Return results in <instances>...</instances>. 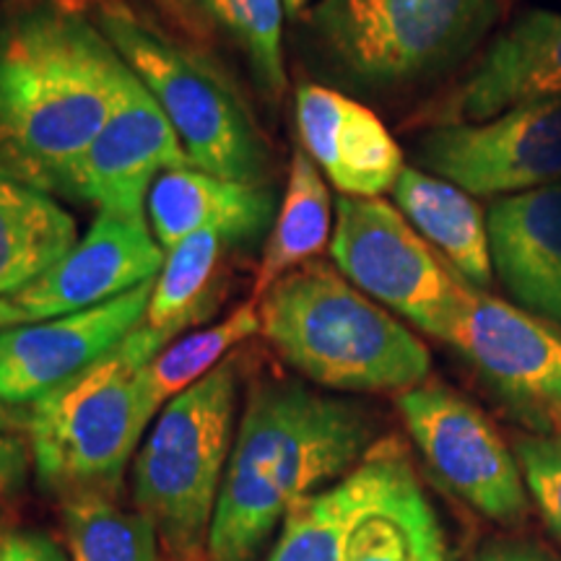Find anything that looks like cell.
<instances>
[{
  "mask_svg": "<svg viewBox=\"0 0 561 561\" xmlns=\"http://www.w3.org/2000/svg\"><path fill=\"white\" fill-rule=\"evenodd\" d=\"M305 3L307 0H284V9L291 13V16H297V13L305 9Z\"/></svg>",
  "mask_w": 561,
  "mask_h": 561,
  "instance_id": "d6a6232c",
  "label": "cell"
},
{
  "mask_svg": "<svg viewBox=\"0 0 561 561\" xmlns=\"http://www.w3.org/2000/svg\"><path fill=\"white\" fill-rule=\"evenodd\" d=\"M559 3H561V0H559Z\"/></svg>",
  "mask_w": 561,
  "mask_h": 561,
  "instance_id": "e575fe53",
  "label": "cell"
},
{
  "mask_svg": "<svg viewBox=\"0 0 561 561\" xmlns=\"http://www.w3.org/2000/svg\"><path fill=\"white\" fill-rule=\"evenodd\" d=\"M210 13L242 42L261 89L278 100L286 89L284 0H210Z\"/></svg>",
  "mask_w": 561,
  "mask_h": 561,
  "instance_id": "484cf974",
  "label": "cell"
},
{
  "mask_svg": "<svg viewBox=\"0 0 561 561\" xmlns=\"http://www.w3.org/2000/svg\"><path fill=\"white\" fill-rule=\"evenodd\" d=\"M224 242L227 240L219 231L201 229L167 250L164 265L153 278L146 325L180 335L214 310L210 284L219 268Z\"/></svg>",
  "mask_w": 561,
  "mask_h": 561,
  "instance_id": "603a6c76",
  "label": "cell"
},
{
  "mask_svg": "<svg viewBox=\"0 0 561 561\" xmlns=\"http://www.w3.org/2000/svg\"><path fill=\"white\" fill-rule=\"evenodd\" d=\"M149 224L164 250L201 229L219 231L227 242H255L276 221L271 187L224 180L195 167L159 174L151 185Z\"/></svg>",
  "mask_w": 561,
  "mask_h": 561,
  "instance_id": "d6986e66",
  "label": "cell"
},
{
  "mask_svg": "<svg viewBox=\"0 0 561 561\" xmlns=\"http://www.w3.org/2000/svg\"><path fill=\"white\" fill-rule=\"evenodd\" d=\"M153 5H159V11H164L172 21H178L185 30H198L195 24V9L187 0H151Z\"/></svg>",
  "mask_w": 561,
  "mask_h": 561,
  "instance_id": "4dcf8cb0",
  "label": "cell"
},
{
  "mask_svg": "<svg viewBox=\"0 0 561 561\" xmlns=\"http://www.w3.org/2000/svg\"><path fill=\"white\" fill-rule=\"evenodd\" d=\"M419 170L473 198L538 191L561 182V94L523 102L483 123H447L419 138Z\"/></svg>",
  "mask_w": 561,
  "mask_h": 561,
  "instance_id": "30bf717a",
  "label": "cell"
},
{
  "mask_svg": "<svg viewBox=\"0 0 561 561\" xmlns=\"http://www.w3.org/2000/svg\"><path fill=\"white\" fill-rule=\"evenodd\" d=\"M19 430H26V411L0 409V491L21 489L30 476V437H21Z\"/></svg>",
  "mask_w": 561,
  "mask_h": 561,
  "instance_id": "83f0119b",
  "label": "cell"
},
{
  "mask_svg": "<svg viewBox=\"0 0 561 561\" xmlns=\"http://www.w3.org/2000/svg\"><path fill=\"white\" fill-rule=\"evenodd\" d=\"M507 0H318L307 13L325 66L364 91H405L471 58Z\"/></svg>",
  "mask_w": 561,
  "mask_h": 561,
  "instance_id": "52a82bcc",
  "label": "cell"
},
{
  "mask_svg": "<svg viewBox=\"0 0 561 561\" xmlns=\"http://www.w3.org/2000/svg\"><path fill=\"white\" fill-rule=\"evenodd\" d=\"M187 3H191L193 5V9L195 11H206V13H210V0H187Z\"/></svg>",
  "mask_w": 561,
  "mask_h": 561,
  "instance_id": "836d02e7",
  "label": "cell"
},
{
  "mask_svg": "<svg viewBox=\"0 0 561 561\" xmlns=\"http://www.w3.org/2000/svg\"><path fill=\"white\" fill-rule=\"evenodd\" d=\"M486 227L491 265L510 297L561 325V182L496 198Z\"/></svg>",
  "mask_w": 561,
  "mask_h": 561,
  "instance_id": "ac0fdd59",
  "label": "cell"
},
{
  "mask_svg": "<svg viewBox=\"0 0 561 561\" xmlns=\"http://www.w3.org/2000/svg\"><path fill=\"white\" fill-rule=\"evenodd\" d=\"M140 322L94 367L30 403L26 437L39 479L66 496L112 494L159 409L146 388V367L174 341Z\"/></svg>",
  "mask_w": 561,
  "mask_h": 561,
  "instance_id": "277c9868",
  "label": "cell"
},
{
  "mask_svg": "<svg viewBox=\"0 0 561 561\" xmlns=\"http://www.w3.org/2000/svg\"><path fill=\"white\" fill-rule=\"evenodd\" d=\"M153 280L91 310L0 331V403L30 405L94 367L146 320Z\"/></svg>",
  "mask_w": 561,
  "mask_h": 561,
  "instance_id": "7c38bea8",
  "label": "cell"
},
{
  "mask_svg": "<svg viewBox=\"0 0 561 561\" xmlns=\"http://www.w3.org/2000/svg\"><path fill=\"white\" fill-rule=\"evenodd\" d=\"M476 561H561L549 546L525 541V538H502L491 541Z\"/></svg>",
  "mask_w": 561,
  "mask_h": 561,
  "instance_id": "f546056e",
  "label": "cell"
},
{
  "mask_svg": "<svg viewBox=\"0 0 561 561\" xmlns=\"http://www.w3.org/2000/svg\"><path fill=\"white\" fill-rule=\"evenodd\" d=\"M73 561H161L157 528L144 512H128L110 494H76L62 504Z\"/></svg>",
  "mask_w": 561,
  "mask_h": 561,
  "instance_id": "d4e9b609",
  "label": "cell"
},
{
  "mask_svg": "<svg viewBox=\"0 0 561 561\" xmlns=\"http://www.w3.org/2000/svg\"><path fill=\"white\" fill-rule=\"evenodd\" d=\"M517 460L525 486L561 541V432L523 437L517 442Z\"/></svg>",
  "mask_w": 561,
  "mask_h": 561,
  "instance_id": "4316f807",
  "label": "cell"
},
{
  "mask_svg": "<svg viewBox=\"0 0 561 561\" xmlns=\"http://www.w3.org/2000/svg\"><path fill=\"white\" fill-rule=\"evenodd\" d=\"M561 94V13L525 11L489 42L453 91L439 125L483 123L523 102Z\"/></svg>",
  "mask_w": 561,
  "mask_h": 561,
  "instance_id": "e0dca14e",
  "label": "cell"
},
{
  "mask_svg": "<svg viewBox=\"0 0 561 561\" xmlns=\"http://www.w3.org/2000/svg\"><path fill=\"white\" fill-rule=\"evenodd\" d=\"M89 11L164 110L195 170L268 187V138L234 83L206 55L161 34L125 0H91Z\"/></svg>",
  "mask_w": 561,
  "mask_h": 561,
  "instance_id": "5b68a950",
  "label": "cell"
},
{
  "mask_svg": "<svg viewBox=\"0 0 561 561\" xmlns=\"http://www.w3.org/2000/svg\"><path fill=\"white\" fill-rule=\"evenodd\" d=\"M445 343L502 396L561 409V331L549 320L473 289Z\"/></svg>",
  "mask_w": 561,
  "mask_h": 561,
  "instance_id": "9a60e30c",
  "label": "cell"
},
{
  "mask_svg": "<svg viewBox=\"0 0 561 561\" xmlns=\"http://www.w3.org/2000/svg\"><path fill=\"white\" fill-rule=\"evenodd\" d=\"M0 561H68L42 533L16 530L0 536Z\"/></svg>",
  "mask_w": 561,
  "mask_h": 561,
  "instance_id": "f1b7e54d",
  "label": "cell"
},
{
  "mask_svg": "<svg viewBox=\"0 0 561 561\" xmlns=\"http://www.w3.org/2000/svg\"><path fill=\"white\" fill-rule=\"evenodd\" d=\"M396 208L473 289L494 278L486 216L471 193L419 167H405L392 187Z\"/></svg>",
  "mask_w": 561,
  "mask_h": 561,
  "instance_id": "ffe728a7",
  "label": "cell"
},
{
  "mask_svg": "<svg viewBox=\"0 0 561 561\" xmlns=\"http://www.w3.org/2000/svg\"><path fill=\"white\" fill-rule=\"evenodd\" d=\"M333 224V198L325 180L310 153L297 146L291 153L289 174H286L284 201L265 240L252 301H261L278 278L289 276L301 265L314 263V257L331 248Z\"/></svg>",
  "mask_w": 561,
  "mask_h": 561,
  "instance_id": "7402d4cb",
  "label": "cell"
},
{
  "mask_svg": "<svg viewBox=\"0 0 561 561\" xmlns=\"http://www.w3.org/2000/svg\"><path fill=\"white\" fill-rule=\"evenodd\" d=\"M130 68L89 5L37 0L0 24V178L62 195Z\"/></svg>",
  "mask_w": 561,
  "mask_h": 561,
  "instance_id": "6da1fadb",
  "label": "cell"
},
{
  "mask_svg": "<svg viewBox=\"0 0 561 561\" xmlns=\"http://www.w3.org/2000/svg\"><path fill=\"white\" fill-rule=\"evenodd\" d=\"M255 333H261V310H257V301L250 299L216 325L178 335L146 367V388H149L151 403L161 409L180 392L193 388Z\"/></svg>",
  "mask_w": 561,
  "mask_h": 561,
  "instance_id": "cb8c5ba5",
  "label": "cell"
},
{
  "mask_svg": "<svg viewBox=\"0 0 561 561\" xmlns=\"http://www.w3.org/2000/svg\"><path fill=\"white\" fill-rule=\"evenodd\" d=\"M328 250L356 289L439 341H447L473 291L401 210L380 198L341 195Z\"/></svg>",
  "mask_w": 561,
  "mask_h": 561,
  "instance_id": "9c48e42d",
  "label": "cell"
},
{
  "mask_svg": "<svg viewBox=\"0 0 561 561\" xmlns=\"http://www.w3.org/2000/svg\"><path fill=\"white\" fill-rule=\"evenodd\" d=\"M294 115L301 149L348 198L392 193L405 170L403 151L367 104L331 87L299 83Z\"/></svg>",
  "mask_w": 561,
  "mask_h": 561,
  "instance_id": "2e32d148",
  "label": "cell"
},
{
  "mask_svg": "<svg viewBox=\"0 0 561 561\" xmlns=\"http://www.w3.org/2000/svg\"><path fill=\"white\" fill-rule=\"evenodd\" d=\"M193 167L164 110L130 70L121 102L68 174L66 198L144 214L159 174Z\"/></svg>",
  "mask_w": 561,
  "mask_h": 561,
  "instance_id": "5bb4252c",
  "label": "cell"
},
{
  "mask_svg": "<svg viewBox=\"0 0 561 561\" xmlns=\"http://www.w3.org/2000/svg\"><path fill=\"white\" fill-rule=\"evenodd\" d=\"M398 411L430 471L468 507L500 525L528 515V486L515 455L471 401L426 380L398 396Z\"/></svg>",
  "mask_w": 561,
  "mask_h": 561,
  "instance_id": "8fae6325",
  "label": "cell"
},
{
  "mask_svg": "<svg viewBox=\"0 0 561 561\" xmlns=\"http://www.w3.org/2000/svg\"><path fill=\"white\" fill-rule=\"evenodd\" d=\"M257 310L271 346L322 388L401 396L430 380L424 343L331 265L314 261L278 278Z\"/></svg>",
  "mask_w": 561,
  "mask_h": 561,
  "instance_id": "3957f363",
  "label": "cell"
},
{
  "mask_svg": "<svg viewBox=\"0 0 561 561\" xmlns=\"http://www.w3.org/2000/svg\"><path fill=\"white\" fill-rule=\"evenodd\" d=\"M240 354L172 398L133 462V500L170 561H203L231 455Z\"/></svg>",
  "mask_w": 561,
  "mask_h": 561,
  "instance_id": "ba28073f",
  "label": "cell"
},
{
  "mask_svg": "<svg viewBox=\"0 0 561 561\" xmlns=\"http://www.w3.org/2000/svg\"><path fill=\"white\" fill-rule=\"evenodd\" d=\"M13 325H24V320H21L19 310L11 305L9 299H0V331H3V328H13Z\"/></svg>",
  "mask_w": 561,
  "mask_h": 561,
  "instance_id": "1f68e13d",
  "label": "cell"
},
{
  "mask_svg": "<svg viewBox=\"0 0 561 561\" xmlns=\"http://www.w3.org/2000/svg\"><path fill=\"white\" fill-rule=\"evenodd\" d=\"M164 257L167 250L144 214L100 208L87 234L45 276L9 301L24 322L91 310L157 278Z\"/></svg>",
  "mask_w": 561,
  "mask_h": 561,
  "instance_id": "4fadbf2b",
  "label": "cell"
},
{
  "mask_svg": "<svg viewBox=\"0 0 561 561\" xmlns=\"http://www.w3.org/2000/svg\"><path fill=\"white\" fill-rule=\"evenodd\" d=\"M375 445L362 405L297 380H257L227 462L208 561H252L280 520L343 479Z\"/></svg>",
  "mask_w": 561,
  "mask_h": 561,
  "instance_id": "7a4b0ae2",
  "label": "cell"
},
{
  "mask_svg": "<svg viewBox=\"0 0 561 561\" xmlns=\"http://www.w3.org/2000/svg\"><path fill=\"white\" fill-rule=\"evenodd\" d=\"M265 561H450V551L403 442L385 437L286 515Z\"/></svg>",
  "mask_w": 561,
  "mask_h": 561,
  "instance_id": "8992f818",
  "label": "cell"
},
{
  "mask_svg": "<svg viewBox=\"0 0 561 561\" xmlns=\"http://www.w3.org/2000/svg\"><path fill=\"white\" fill-rule=\"evenodd\" d=\"M76 242V219L53 195L0 178V299L30 289Z\"/></svg>",
  "mask_w": 561,
  "mask_h": 561,
  "instance_id": "44dd1931",
  "label": "cell"
}]
</instances>
